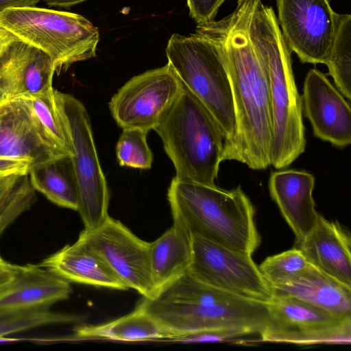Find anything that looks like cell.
<instances>
[{
	"label": "cell",
	"instance_id": "obj_1",
	"mask_svg": "<svg viewBox=\"0 0 351 351\" xmlns=\"http://www.w3.org/2000/svg\"><path fill=\"white\" fill-rule=\"evenodd\" d=\"M256 1L238 0L232 13L198 24L195 33L217 47L232 88L236 130L223 143L222 161L237 160L261 170L271 165L273 124L267 69L248 33Z\"/></svg>",
	"mask_w": 351,
	"mask_h": 351
},
{
	"label": "cell",
	"instance_id": "obj_2",
	"mask_svg": "<svg viewBox=\"0 0 351 351\" xmlns=\"http://www.w3.org/2000/svg\"><path fill=\"white\" fill-rule=\"evenodd\" d=\"M137 307L169 332L170 339L224 329L245 330L261 335L268 319L267 304L211 287L188 271L154 298H143Z\"/></svg>",
	"mask_w": 351,
	"mask_h": 351
},
{
	"label": "cell",
	"instance_id": "obj_3",
	"mask_svg": "<svg viewBox=\"0 0 351 351\" xmlns=\"http://www.w3.org/2000/svg\"><path fill=\"white\" fill-rule=\"evenodd\" d=\"M250 38L267 69L270 90L273 136L270 164L290 165L306 146L302 104L295 82L291 50L274 11L257 0L248 25Z\"/></svg>",
	"mask_w": 351,
	"mask_h": 351
},
{
	"label": "cell",
	"instance_id": "obj_4",
	"mask_svg": "<svg viewBox=\"0 0 351 351\" xmlns=\"http://www.w3.org/2000/svg\"><path fill=\"white\" fill-rule=\"evenodd\" d=\"M168 199L173 224L191 236L251 256L259 246L254 208L240 186L227 191L174 177Z\"/></svg>",
	"mask_w": 351,
	"mask_h": 351
},
{
	"label": "cell",
	"instance_id": "obj_5",
	"mask_svg": "<svg viewBox=\"0 0 351 351\" xmlns=\"http://www.w3.org/2000/svg\"><path fill=\"white\" fill-rule=\"evenodd\" d=\"M154 130L174 165L176 178L215 185L225 136L211 112L183 84Z\"/></svg>",
	"mask_w": 351,
	"mask_h": 351
},
{
	"label": "cell",
	"instance_id": "obj_6",
	"mask_svg": "<svg viewBox=\"0 0 351 351\" xmlns=\"http://www.w3.org/2000/svg\"><path fill=\"white\" fill-rule=\"evenodd\" d=\"M0 25L47 54L57 73L96 56L98 29L75 13L37 6L12 8L0 12Z\"/></svg>",
	"mask_w": 351,
	"mask_h": 351
},
{
	"label": "cell",
	"instance_id": "obj_7",
	"mask_svg": "<svg viewBox=\"0 0 351 351\" xmlns=\"http://www.w3.org/2000/svg\"><path fill=\"white\" fill-rule=\"evenodd\" d=\"M166 55L181 82L215 117L224 142L230 141L236 130L232 88L215 45L197 33L189 36L174 34L168 41Z\"/></svg>",
	"mask_w": 351,
	"mask_h": 351
},
{
	"label": "cell",
	"instance_id": "obj_8",
	"mask_svg": "<svg viewBox=\"0 0 351 351\" xmlns=\"http://www.w3.org/2000/svg\"><path fill=\"white\" fill-rule=\"evenodd\" d=\"M56 104L71 143V156L78 193L77 211L84 229L92 230L108 218L110 193L98 158L89 116L75 97L54 89Z\"/></svg>",
	"mask_w": 351,
	"mask_h": 351
},
{
	"label": "cell",
	"instance_id": "obj_9",
	"mask_svg": "<svg viewBox=\"0 0 351 351\" xmlns=\"http://www.w3.org/2000/svg\"><path fill=\"white\" fill-rule=\"evenodd\" d=\"M262 342L350 344L351 317L332 313L295 297L274 294Z\"/></svg>",
	"mask_w": 351,
	"mask_h": 351
},
{
	"label": "cell",
	"instance_id": "obj_10",
	"mask_svg": "<svg viewBox=\"0 0 351 351\" xmlns=\"http://www.w3.org/2000/svg\"><path fill=\"white\" fill-rule=\"evenodd\" d=\"M188 272L197 280L237 296L263 304L274 297L271 287L252 256L197 236H191Z\"/></svg>",
	"mask_w": 351,
	"mask_h": 351
},
{
	"label": "cell",
	"instance_id": "obj_11",
	"mask_svg": "<svg viewBox=\"0 0 351 351\" xmlns=\"http://www.w3.org/2000/svg\"><path fill=\"white\" fill-rule=\"evenodd\" d=\"M182 84L167 63L132 77L112 97L111 114L123 130H154Z\"/></svg>",
	"mask_w": 351,
	"mask_h": 351
},
{
	"label": "cell",
	"instance_id": "obj_12",
	"mask_svg": "<svg viewBox=\"0 0 351 351\" xmlns=\"http://www.w3.org/2000/svg\"><path fill=\"white\" fill-rule=\"evenodd\" d=\"M78 239L97 252L128 289L143 298L154 297L148 242L110 216L96 228L84 229Z\"/></svg>",
	"mask_w": 351,
	"mask_h": 351
},
{
	"label": "cell",
	"instance_id": "obj_13",
	"mask_svg": "<svg viewBox=\"0 0 351 351\" xmlns=\"http://www.w3.org/2000/svg\"><path fill=\"white\" fill-rule=\"evenodd\" d=\"M278 25L291 51L303 63L325 64L339 14L328 0H276Z\"/></svg>",
	"mask_w": 351,
	"mask_h": 351
},
{
	"label": "cell",
	"instance_id": "obj_14",
	"mask_svg": "<svg viewBox=\"0 0 351 351\" xmlns=\"http://www.w3.org/2000/svg\"><path fill=\"white\" fill-rule=\"evenodd\" d=\"M302 104L315 136L339 147L350 144V104L317 69H311L306 76Z\"/></svg>",
	"mask_w": 351,
	"mask_h": 351
},
{
	"label": "cell",
	"instance_id": "obj_15",
	"mask_svg": "<svg viewBox=\"0 0 351 351\" xmlns=\"http://www.w3.org/2000/svg\"><path fill=\"white\" fill-rule=\"evenodd\" d=\"M0 156L26 161L30 168L61 158L21 97L0 103Z\"/></svg>",
	"mask_w": 351,
	"mask_h": 351
},
{
	"label": "cell",
	"instance_id": "obj_16",
	"mask_svg": "<svg viewBox=\"0 0 351 351\" xmlns=\"http://www.w3.org/2000/svg\"><path fill=\"white\" fill-rule=\"evenodd\" d=\"M55 73L47 54L19 39L15 40L0 56V103L51 90Z\"/></svg>",
	"mask_w": 351,
	"mask_h": 351
},
{
	"label": "cell",
	"instance_id": "obj_17",
	"mask_svg": "<svg viewBox=\"0 0 351 351\" xmlns=\"http://www.w3.org/2000/svg\"><path fill=\"white\" fill-rule=\"evenodd\" d=\"M314 185V176L302 170L275 171L269 178L271 196L293 230L296 243L311 232L319 216L313 197Z\"/></svg>",
	"mask_w": 351,
	"mask_h": 351
},
{
	"label": "cell",
	"instance_id": "obj_18",
	"mask_svg": "<svg viewBox=\"0 0 351 351\" xmlns=\"http://www.w3.org/2000/svg\"><path fill=\"white\" fill-rule=\"evenodd\" d=\"M350 233L338 222L318 220L297 247L308 262L343 285L351 287Z\"/></svg>",
	"mask_w": 351,
	"mask_h": 351
},
{
	"label": "cell",
	"instance_id": "obj_19",
	"mask_svg": "<svg viewBox=\"0 0 351 351\" xmlns=\"http://www.w3.org/2000/svg\"><path fill=\"white\" fill-rule=\"evenodd\" d=\"M70 282L40 265H18L14 278L0 294V311L49 308L69 298Z\"/></svg>",
	"mask_w": 351,
	"mask_h": 351
},
{
	"label": "cell",
	"instance_id": "obj_20",
	"mask_svg": "<svg viewBox=\"0 0 351 351\" xmlns=\"http://www.w3.org/2000/svg\"><path fill=\"white\" fill-rule=\"evenodd\" d=\"M39 265L69 282L128 289L105 261L78 239L45 258Z\"/></svg>",
	"mask_w": 351,
	"mask_h": 351
},
{
	"label": "cell",
	"instance_id": "obj_21",
	"mask_svg": "<svg viewBox=\"0 0 351 351\" xmlns=\"http://www.w3.org/2000/svg\"><path fill=\"white\" fill-rule=\"evenodd\" d=\"M272 289L274 294L295 297L332 313L351 317V287L312 265L298 276Z\"/></svg>",
	"mask_w": 351,
	"mask_h": 351
},
{
	"label": "cell",
	"instance_id": "obj_22",
	"mask_svg": "<svg viewBox=\"0 0 351 351\" xmlns=\"http://www.w3.org/2000/svg\"><path fill=\"white\" fill-rule=\"evenodd\" d=\"M149 256L156 295L188 271L192 258L191 235L173 224L156 240L149 243Z\"/></svg>",
	"mask_w": 351,
	"mask_h": 351
},
{
	"label": "cell",
	"instance_id": "obj_23",
	"mask_svg": "<svg viewBox=\"0 0 351 351\" xmlns=\"http://www.w3.org/2000/svg\"><path fill=\"white\" fill-rule=\"evenodd\" d=\"M78 339H105L121 341L169 340L171 335L151 315L136 306L130 313L99 325L77 327Z\"/></svg>",
	"mask_w": 351,
	"mask_h": 351
},
{
	"label": "cell",
	"instance_id": "obj_24",
	"mask_svg": "<svg viewBox=\"0 0 351 351\" xmlns=\"http://www.w3.org/2000/svg\"><path fill=\"white\" fill-rule=\"evenodd\" d=\"M28 176L35 191L59 206L77 211V188L71 157L34 166Z\"/></svg>",
	"mask_w": 351,
	"mask_h": 351
},
{
	"label": "cell",
	"instance_id": "obj_25",
	"mask_svg": "<svg viewBox=\"0 0 351 351\" xmlns=\"http://www.w3.org/2000/svg\"><path fill=\"white\" fill-rule=\"evenodd\" d=\"M54 89L52 88L43 93L19 97H22L31 108L55 154L60 158L71 157V139L56 104Z\"/></svg>",
	"mask_w": 351,
	"mask_h": 351
},
{
	"label": "cell",
	"instance_id": "obj_26",
	"mask_svg": "<svg viewBox=\"0 0 351 351\" xmlns=\"http://www.w3.org/2000/svg\"><path fill=\"white\" fill-rule=\"evenodd\" d=\"M326 64L336 86L351 99V16L339 14L332 47Z\"/></svg>",
	"mask_w": 351,
	"mask_h": 351
},
{
	"label": "cell",
	"instance_id": "obj_27",
	"mask_svg": "<svg viewBox=\"0 0 351 351\" xmlns=\"http://www.w3.org/2000/svg\"><path fill=\"white\" fill-rule=\"evenodd\" d=\"M79 320L77 316L53 312L49 308L0 311V339L43 326Z\"/></svg>",
	"mask_w": 351,
	"mask_h": 351
},
{
	"label": "cell",
	"instance_id": "obj_28",
	"mask_svg": "<svg viewBox=\"0 0 351 351\" xmlns=\"http://www.w3.org/2000/svg\"><path fill=\"white\" fill-rule=\"evenodd\" d=\"M311 264L300 250H291L267 257L258 268L271 288L282 285L298 276Z\"/></svg>",
	"mask_w": 351,
	"mask_h": 351
},
{
	"label": "cell",
	"instance_id": "obj_29",
	"mask_svg": "<svg viewBox=\"0 0 351 351\" xmlns=\"http://www.w3.org/2000/svg\"><path fill=\"white\" fill-rule=\"evenodd\" d=\"M148 132L139 129H124L116 145V155L121 166L150 169L153 154L147 143Z\"/></svg>",
	"mask_w": 351,
	"mask_h": 351
},
{
	"label": "cell",
	"instance_id": "obj_30",
	"mask_svg": "<svg viewBox=\"0 0 351 351\" xmlns=\"http://www.w3.org/2000/svg\"><path fill=\"white\" fill-rule=\"evenodd\" d=\"M226 0H186L189 14L198 24L214 21L218 10Z\"/></svg>",
	"mask_w": 351,
	"mask_h": 351
},
{
	"label": "cell",
	"instance_id": "obj_31",
	"mask_svg": "<svg viewBox=\"0 0 351 351\" xmlns=\"http://www.w3.org/2000/svg\"><path fill=\"white\" fill-rule=\"evenodd\" d=\"M29 169V163L26 161L0 156V179L28 174Z\"/></svg>",
	"mask_w": 351,
	"mask_h": 351
},
{
	"label": "cell",
	"instance_id": "obj_32",
	"mask_svg": "<svg viewBox=\"0 0 351 351\" xmlns=\"http://www.w3.org/2000/svg\"><path fill=\"white\" fill-rule=\"evenodd\" d=\"M18 265L10 263L0 256V294L13 280Z\"/></svg>",
	"mask_w": 351,
	"mask_h": 351
},
{
	"label": "cell",
	"instance_id": "obj_33",
	"mask_svg": "<svg viewBox=\"0 0 351 351\" xmlns=\"http://www.w3.org/2000/svg\"><path fill=\"white\" fill-rule=\"evenodd\" d=\"M22 175H15L0 179V217L6 206L10 193Z\"/></svg>",
	"mask_w": 351,
	"mask_h": 351
},
{
	"label": "cell",
	"instance_id": "obj_34",
	"mask_svg": "<svg viewBox=\"0 0 351 351\" xmlns=\"http://www.w3.org/2000/svg\"><path fill=\"white\" fill-rule=\"evenodd\" d=\"M40 0H0V12L12 8L36 6Z\"/></svg>",
	"mask_w": 351,
	"mask_h": 351
},
{
	"label": "cell",
	"instance_id": "obj_35",
	"mask_svg": "<svg viewBox=\"0 0 351 351\" xmlns=\"http://www.w3.org/2000/svg\"><path fill=\"white\" fill-rule=\"evenodd\" d=\"M19 38L0 25V56L4 51Z\"/></svg>",
	"mask_w": 351,
	"mask_h": 351
},
{
	"label": "cell",
	"instance_id": "obj_36",
	"mask_svg": "<svg viewBox=\"0 0 351 351\" xmlns=\"http://www.w3.org/2000/svg\"><path fill=\"white\" fill-rule=\"evenodd\" d=\"M49 6L69 8L86 0H41Z\"/></svg>",
	"mask_w": 351,
	"mask_h": 351
}]
</instances>
